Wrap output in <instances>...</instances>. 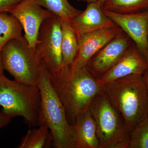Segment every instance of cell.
I'll return each mask as SVG.
<instances>
[{
    "label": "cell",
    "mask_w": 148,
    "mask_h": 148,
    "mask_svg": "<svg viewBox=\"0 0 148 148\" xmlns=\"http://www.w3.org/2000/svg\"><path fill=\"white\" fill-rule=\"evenodd\" d=\"M132 42L122 31L93 56L86 66L99 78L117 63Z\"/></svg>",
    "instance_id": "10"
},
{
    "label": "cell",
    "mask_w": 148,
    "mask_h": 148,
    "mask_svg": "<svg viewBox=\"0 0 148 148\" xmlns=\"http://www.w3.org/2000/svg\"><path fill=\"white\" fill-rule=\"evenodd\" d=\"M89 110L96 125L99 148H129L132 132L105 91L95 96Z\"/></svg>",
    "instance_id": "4"
},
{
    "label": "cell",
    "mask_w": 148,
    "mask_h": 148,
    "mask_svg": "<svg viewBox=\"0 0 148 148\" xmlns=\"http://www.w3.org/2000/svg\"><path fill=\"white\" fill-rule=\"evenodd\" d=\"M71 129L75 148H99L96 125L89 109L78 116Z\"/></svg>",
    "instance_id": "14"
},
{
    "label": "cell",
    "mask_w": 148,
    "mask_h": 148,
    "mask_svg": "<svg viewBox=\"0 0 148 148\" xmlns=\"http://www.w3.org/2000/svg\"><path fill=\"white\" fill-rule=\"evenodd\" d=\"M80 1H86L88 3L92 2H97L98 0H79Z\"/></svg>",
    "instance_id": "26"
},
{
    "label": "cell",
    "mask_w": 148,
    "mask_h": 148,
    "mask_svg": "<svg viewBox=\"0 0 148 148\" xmlns=\"http://www.w3.org/2000/svg\"><path fill=\"white\" fill-rule=\"evenodd\" d=\"M102 9L117 13H135L148 10V0H106Z\"/></svg>",
    "instance_id": "19"
},
{
    "label": "cell",
    "mask_w": 148,
    "mask_h": 148,
    "mask_svg": "<svg viewBox=\"0 0 148 148\" xmlns=\"http://www.w3.org/2000/svg\"><path fill=\"white\" fill-rule=\"evenodd\" d=\"M143 76L144 82H145V84L148 97V68L147 69L145 72L143 74Z\"/></svg>",
    "instance_id": "23"
},
{
    "label": "cell",
    "mask_w": 148,
    "mask_h": 148,
    "mask_svg": "<svg viewBox=\"0 0 148 148\" xmlns=\"http://www.w3.org/2000/svg\"><path fill=\"white\" fill-rule=\"evenodd\" d=\"M122 31L116 26L78 37V50L72 70L86 66L93 56Z\"/></svg>",
    "instance_id": "11"
},
{
    "label": "cell",
    "mask_w": 148,
    "mask_h": 148,
    "mask_svg": "<svg viewBox=\"0 0 148 148\" xmlns=\"http://www.w3.org/2000/svg\"><path fill=\"white\" fill-rule=\"evenodd\" d=\"M129 148H148V119L132 130Z\"/></svg>",
    "instance_id": "20"
},
{
    "label": "cell",
    "mask_w": 148,
    "mask_h": 148,
    "mask_svg": "<svg viewBox=\"0 0 148 148\" xmlns=\"http://www.w3.org/2000/svg\"><path fill=\"white\" fill-rule=\"evenodd\" d=\"M70 24L77 37L117 26L97 2L88 3L86 9Z\"/></svg>",
    "instance_id": "13"
},
{
    "label": "cell",
    "mask_w": 148,
    "mask_h": 148,
    "mask_svg": "<svg viewBox=\"0 0 148 148\" xmlns=\"http://www.w3.org/2000/svg\"><path fill=\"white\" fill-rule=\"evenodd\" d=\"M103 11L131 39L148 64V10L129 14Z\"/></svg>",
    "instance_id": "8"
},
{
    "label": "cell",
    "mask_w": 148,
    "mask_h": 148,
    "mask_svg": "<svg viewBox=\"0 0 148 148\" xmlns=\"http://www.w3.org/2000/svg\"><path fill=\"white\" fill-rule=\"evenodd\" d=\"M51 84L64 106L69 123L90 108L94 98L105 91V86L87 66L76 70L64 66L49 75Z\"/></svg>",
    "instance_id": "1"
},
{
    "label": "cell",
    "mask_w": 148,
    "mask_h": 148,
    "mask_svg": "<svg viewBox=\"0 0 148 148\" xmlns=\"http://www.w3.org/2000/svg\"><path fill=\"white\" fill-rule=\"evenodd\" d=\"M0 12V53L7 43L15 39H22L23 27L12 14Z\"/></svg>",
    "instance_id": "16"
},
{
    "label": "cell",
    "mask_w": 148,
    "mask_h": 148,
    "mask_svg": "<svg viewBox=\"0 0 148 148\" xmlns=\"http://www.w3.org/2000/svg\"><path fill=\"white\" fill-rule=\"evenodd\" d=\"M62 40L60 18L54 15L45 20L41 26L35 48L40 65L44 66L51 75L57 73L63 66Z\"/></svg>",
    "instance_id": "7"
},
{
    "label": "cell",
    "mask_w": 148,
    "mask_h": 148,
    "mask_svg": "<svg viewBox=\"0 0 148 148\" xmlns=\"http://www.w3.org/2000/svg\"><path fill=\"white\" fill-rule=\"evenodd\" d=\"M4 70L18 82L38 86L40 64L35 49L31 47L24 38L15 39L7 43L1 53Z\"/></svg>",
    "instance_id": "6"
},
{
    "label": "cell",
    "mask_w": 148,
    "mask_h": 148,
    "mask_svg": "<svg viewBox=\"0 0 148 148\" xmlns=\"http://www.w3.org/2000/svg\"><path fill=\"white\" fill-rule=\"evenodd\" d=\"M148 68L147 63L133 42L117 63L99 79L105 84L130 75H143Z\"/></svg>",
    "instance_id": "12"
},
{
    "label": "cell",
    "mask_w": 148,
    "mask_h": 148,
    "mask_svg": "<svg viewBox=\"0 0 148 148\" xmlns=\"http://www.w3.org/2000/svg\"><path fill=\"white\" fill-rule=\"evenodd\" d=\"M40 94L38 86L25 84L0 75V106L10 118L21 116L30 125H38Z\"/></svg>",
    "instance_id": "5"
},
{
    "label": "cell",
    "mask_w": 148,
    "mask_h": 148,
    "mask_svg": "<svg viewBox=\"0 0 148 148\" xmlns=\"http://www.w3.org/2000/svg\"><path fill=\"white\" fill-rule=\"evenodd\" d=\"M10 13L20 22L25 33L24 38L35 49L41 26L45 20L54 15L36 0H21Z\"/></svg>",
    "instance_id": "9"
},
{
    "label": "cell",
    "mask_w": 148,
    "mask_h": 148,
    "mask_svg": "<svg viewBox=\"0 0 148 148\" xmlns=\"http://www.w3.org/2000/svg\"><path fill=\"white\" fill-rule=\"evenodd\" d=\"M21 0H0V12L10 13Z\"/></svg>",
    "instance_id": "21"
},
{
    "label": "cell",
    "mask_w": 148,
    "mask_h": 148,
    "mask_svg": "<svg viewBox=\"0 0 148 148\" xmlns=\"http://www.w3.org/2000/svg\"><path fill=\"white\" fill-rule=\"evenodd\" d=\"M11 118L0 111V130L8 124Z\"/></svg>",
    "instance_id": "22"
},
{
    "label": "cell",
    "mask_w": 148,
    "mask_h": 148,
    "mask_svg": "<svg viewBox=\"0 0 148 148\" xmlns=\"http://www.w3.org/2000/svg\"><path fill=\"white\" fill-rule=\"evenodd\" d=\"M53 145V139L49 129L39 125L38 128L29 129L18 146L19 148H48Z\"/></svg>",
    "instance_id": "17"
},
{
    "label": "cell",
    "mask_w": 148,
    "mask_h": 148,
    "mask_svg": "<svg viewBox=\"0 0 148 148\" xmlns=\"http://www.w3.org/2000/svg\"><path fill=\"white\" fill-rule=\"evenodd\" d=\"M77 1H79V0H77Z\"/></svg>",
    "instance_id": "27"
},
{
    "label": "cell",
    "mask_w": 148,
    "mask_h": 148,
    "mask_svg": "<svg viewBox=\"0 0 148 148\" xmlns=\"http://www.w3.org/2000/svg\"><path fill=\"white\" fill-rule=\"evenodd\" d=\"M3 68L1 58L0 54V75L3 73Z\"/></svg>",
    "instance_id": "24"
},
{
    "label": "cell",
    "mask_w": 148,
    "mask_h": 148,
    "mask_svg": "<svg viewBox=\"0 0 148 148\" xmlns=\"http://www.w3.org/2000/svg\"><path fill=\"white\" fill-rule=\"evenodd\" d=\"M60 20L62 30V67L71 66L76 57L78 50L77 37L70 23L60 18Z\"/></svg>",
    "instance_id": "15"
},
{
    "label": "cell",
    "mask_w": 148,
    "mask_h": 148,
    "mask_svg": "<svg viewBox=\"0 0 148 148\" xmlns=\"http://www.w3.org/2000/svg\"><path fill=\"white\" fill-rule=\"evenodd\" d=\"M38 86L40 94L38 125L50 130L54 148H75L64 106L51 84L49 73L41 65Z\"/></svg>",
    "instance_id": "3"
},
{
    "label": "cell",
    "mask_w": 148,
    "mask_h": 148,
    "mask_svg": "<svg viewBox=\"0 0 148 148\" xmlns=\"http://www.w3.org/2000/svg\"><path fill=\"white\" fill-rule=\"evenodd\" d=\"M106 0H98L97 1V3H98V4L99 5L101 8L103 7V5L105 3V2Z\"/></svg>",
    "instance_id": "25"
},
{
    "label": "cell",
    "mask_w": 148,
    "mask_h": 148,
    "mask_svg": "<svg viewBox=\"0 0 148 148\" xmlns=\"http://www.w3.org/2000/svg\"><path fill=\"white\" fill-rule=\"evenodd\" d=\"M104 86L107 96L131 132L148 119V94L143 75H130Z\"/></svg>",
    "instance_id": "2"
},
{
    "label": "cell",
    "mask_w": 148,
    "mask_h": 148,
    "mask_svg": "<svg viewBox=\"0 0 148 148\" xmlns=\"http://www.w3.org/2000/svg\"><path fill=\"white\" fill-rule=\"evenodd\" d=\"M37 3L62 20L71 23L82 11L75 8L68 0H36Z\"/></svg>",
    "instance_id": "18"
}]
</instances>
